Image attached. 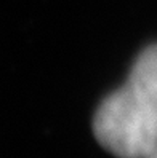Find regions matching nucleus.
Instances as JSON below:
<instances>
[{"mask_svg":"<svg viewBox=\"0 0 157 158\" xmlns=\"http://www.w3.org/2000/svg\"><path fill=\"white\" fill-rule=\"evenodd\" d=\"M93 133L117 158H146L157 147V45L136 58L127 81L99 104Z\"/></svg>","mask_w":157,"mask_h":158,"instance_id":"1","label":"nucleus"},{"mask_svg":"<svg viewBox=\"0 0 157 158\" xmlns=\"http://www.w3.org/2000/svg\"><path fill=\"white\" fill-rule=\"evenodd\" d=\"M146 158H157V147H155V148H154V150H152V152H151L149 155H147Z\"/></svg>","mask_w":157,"mask_h":158,"instance_id":"2","label":"nucleus"}]
</instances>
